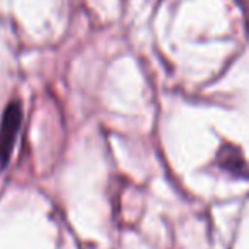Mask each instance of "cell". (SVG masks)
Here are the masks:
<instances>
[{"label": "cell", "instance_id": "6da1fadb", "mask_svg": "<svg viewBox=\"0 0 249 249\" xmlns=\"http://www.w3.org/2000/svg\"><path fill=\"white\" fill-rule=\"evenodd\" d=\"M22 102L19 99L10 100L2 114V121H0V168L5 166L12 154L16 138L19 134L20 124H22Z\"/></svg>", "mask_w": 249, "mask_h": 249}]
</instances>
